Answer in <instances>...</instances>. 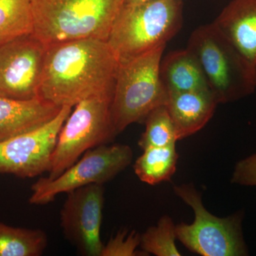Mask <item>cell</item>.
<instances>
[{
    "mask_svg": "<svg viewBox=\"0 0 256 256\" xmlns=\"http://www.w3.org/2000/svg\"><path fill=\"white\" fill-rule=\"evenodd\" d=\"M218 104L210 90L168 94L165 106L174 124L178 140L195 134L204 127Z\"/></svg>",
    "mask_w": 256,
    "mask_h": 256,
    "instance_id": "13",
    "label": "cell"
},
{
    "mask_svg": "<svg viewBox=\"0 0 256 256\" xmlns=\"http://www.w3.org/2000/svg\"><path fill=\"white\" fill-rule=\"evenodd\" d=\"M166 44L131 60L119 62L110 106L116 136L130 124L144 122L148 114L165 106L168 92L160 76V66Z\"/></svg>",
    "mask_w": 256,
    "mask_h": 256,
    "instance_id": "5",
    "label": "cell"
},
{
    "mask_svg": "<svg viewBox=\"0 0 256 256\" xmlns=\"http://www.w3.org/2000/svg\"><path fill=\"white\" fill-rule=\"evenodd\" d=\"M160 76L168 94L210 90L198 60L186 48L162 57Z\"/></svg>",
    "mask_w": 256,
    "mask_h": 256,
    "instance_id": "15",
    "label": "cell"
},
{
    "mask_svg": "<svg viewBox=\"0 0 256 256\" xmlns=\"http://www.w3.org/2000/svg\"><path fill=\"white\" fill-rule=\"evenodd\" d=\"M182 0L124 2L112 24L107 42L119 62L162 44L183 26Z\"/></svg>",
    "mask_w": 256,
    "mask_h": 256,
    "instance_id": "2",
    "label": "cell"
},
{
    "mask_svg": "<svg viewBox=\"0 0 256 256\" xmlns=\"http://www.w3.org/2000/svg\"><path fill=\"white\" fill-rule=\"evenodd\" d=\"M178 154L176 144L148 148L136 160L133 169L138 178L150 185L170 181L176 170Z\"/></svg>",
    "mask_w": 256,
    "mask_h": 256,
    "instance_id": "16",
    "label": "cell"
},
{
    "mask_svg": "<svg viewBox=\"0 0 256 256\" xmlns=\"http://www.w3.org/2000/svg\"><path fill=\"white\" fill-rule=\"evenodd\" d=\"M141 236L136 232L128 234L120 230L104 246L101 256H136V249L140 246Z\"/></svg>",
    "mask_w": 256,
    "mask_h": 256,
    "instance_id": "21",
    "label": "cell"
},
{
    "mask_svg": "<svg viewBox=\"0 0 256 256\" xmlns=\"http://www.w3.org/2000/svg\"><path fill=\"white\" fill-rule=\"evenodd\" d=\"M186 48L201 66L218 104L252 95L256 89V68L232 44L214 23L198 26Z\"/></svg>",
    "mask_w": 256,
    "mask_h": 256,
    "instance_id": "4",
    "label": "cell"
},
{
    "mask_svg": "<svg viewBox=\"0 0 256 256\" xmlns=\"http://www.w3.org/2000/svg\"><path fill=\"white\" fill-rule=\"evenodd\" d=\"M72 111L63 106L48 124L0 142V174L26 178L48 172L58 134Z\"/></svg>",
    "mask_w": 256,
    "mask_h": 256,
    "instance_id": "10",
    "label": "cell"
},
{
    "mask_svg": "<svg viewBox=\"0 0 256 256\" xmlns=\"http://www.w3.org/2000/svg\"><path fill=\"white\" fill-rule=\"evenodd\" d=\"M214 23L256 68V0H232Z\"/></svg>",
    "mask_w": 256,
    "mask_h": 256,
    "instance_id": "14",
    "label": "cell"
},
{
    "mask_svg": "<svg viewBox=\"0 0 256 256\" xmlns=\"http://www.w3.org/2000/svg\"><path fill=\"white\" fill-rule=\"evenodd\" d=\"M111 102V99L94 97L74 106L58 134L47 178H57L86 152L114 139Z\"/></svg>",
    "mask_w": 256,
    "mask_h": 256,
    "instance_id": "7",
    "label": "cell"
},
{
    "mask_svg": "<svg viewBox=\"0 0 256 256\" xmlns=\"http://www.w3.org/2000/svg\"><path fill=\"white\" fill-rule=\"evenodd\" d=\"M32 34L30 0H0V43Z\"/></svg>",
    "mask_w": 256,
    "mask_h": 256,
    "instance_id": "18",
    "label": "cell"
},
{
    "mask_svg": "<svg viewBox=\"0 0 256 256\" xmlns=\"http://www.w3.org/2000/svg\"><path fill=\"white\" fill-rule=\"evenodd\" d=\"M230 182L242 186H256V152L236 164Z\"/></svg>",
    "mask_w": 256,
    "mask_h": 256,
    "instance_id": "22",
    "label": "cell"
},
{
    "mask_svg": "<svg viewBox=\"0 0 256 256\" xmlns=\"http://www.w3.org/2000/svg\"><path fill=\"white\" fill-rule=\"evenodd\" d=\"M146 1V0H126V2H138Z\"/></svg>",
    "mask_w": 256,
    "mask_h": 256,
    "instance_id": "23",
    "label": "cell"
},
{
    "mask_svg": "<svg viewBox=\"0 0 256 256\" xmlns=\"http://www.w3.org/2000/svg\"><path fill=\"white\" fill-rule=\"evenodd\" d=\"M126 0H30L34 34L46 44L96 38L107 40Z\"/></svg>",
    "mask_w": 256,
    "mask_h": 256,
    "instance_id": "3",
    "label": "cell"
},
{
    "mask_svg": "<svg viewBox=\"0 0 256 256\" xmlns=\"http://www.w3.org/2000/svg\"><path fill=\"white\" fill-rule=\"evenodd\" d=\"M133 152L127 144H105L86 152L82 156L60 176L42 178L32 186L28 202L45 205L60 194L96 184L104 185L124 171L132 162Z\"/></svg>",
    "mask_w": 256,
    "mask_h": 256,
    "instance_id": "8",
    "label": "cell"
},
{
    "mask_svg": "<svg viewBox=\"0 0 256 256\" xmlns=\"http://www.w3.org/2000/svg\"><path fill=\"white\" fill-rule=\"evenodd\" d=\"M62 108L41 97L18 100L0 96V142L44 126Z\"/></svg>",
    "mask_w": 256,
    "mask_h": 256,
    "instance_id": "12",
    "label": "cell"
},
{
    "mask_svg": "<svg viewBox=\"0 0 256 256\" xmlns=\"http://www.w3.org/2000/svg\"><path fill=\"white\" fill-rule=\"evenodd\" d=\"M119 60L107 40L80 38L47 45L40 96L74 107L90 98L112 100Z\"/></svg>",
    "mask_w": 256,
    "mask_h": 256,
    "instance_id": "1",
    "label": "cell"
},
{
    "mask_svg": "<svg viewBox=\"0 0 256 256\" xmlns=\"http://www.w3.org/2000/svg\"><path fill=\"white\" fill-rule=\"evenodd\" d=\"M174 192L194 212L193 223H181L175 227L176 238L185 247L203 256H248L242 234L244 212L239 210L220 218L204 206L202 197L193 185H176Z\"/></svg>",
    "mask_w": 256,
    "mask_h": 256,
    "instance_id": "6",
    "label": "cell"
},
{
    "mask_svg": "<svg viewBox=\"0 0 256 256\" xmlns=\"http://www.w3.org/2000/svg\"><path fill=\"white\" fill-rule=\"evenodd\" d=\"M46 50L33 34L0 43V96L18 100L40 97Z\"/></svg>",
    "mask_w": 256,
    "mask_h": 256,
    "instance_id": "9",
    "label": "cell"
},
{
    "mask_svg": "<svg viewBox=\"0 0 256 256\" xmlns=\"http://www.w3.org/2000/svg\"><path fill=\"white\" fill-rule=\"evenodd\" d=\"M146 130L138 144L141 149L175 146L178 141L176 129L166 106L154 109L144 120Z\"/></svg>",
    "mask_w": 256,
    "mask_h": 256,
    "instance_id": "19",
    "label": "cell"
},
{
    "mask_svg": "<svg viewBox=\"0 0 256 256\" xmlns=\"http://www.w3.org/2000/svg\"><path fill=\"white\" fill-rule=\"evenodd\" d=\"M176 225L168 216H164L156 226L150 227L141 236L140 248L144 254L156 256H180L175 240Z\"/></svg>",
    "mask_w": 256,
    "mask_h": 256,
    "instance_id": "20",
    "label": "cell"
},
{
    "mask_svg": "<svg viewBox=\"0 0 256 256\" xmlns=\"http://www.w3.org/2000/svg\"><path fill=\"white\" fill-rule=\"evenodd\" d=\"M104 185L82 186L67 193L60 213L65 238L80 255L101 256L104 244L100 238L105 202Z\"/></svg>",
    "mask_w": 256,
    "mask_h": 256,
    "instance_id": "11",
    "label": "cell"
},
{
    "mask_svg": "<svg viewBox=\"0 0 256 256\" xmlns=\"http://www.w3.org/2000/svg\"><path fill=\"white\" fill-rule=\"evenodd\" d=\"M48 245L41 229L13 227L0 222V256H41Z\"/></svg>",
    "mask_w": 256,
    "mask_h": 256,
    "instance_id": "17",
    "label": "cell"
}]
</instances>
